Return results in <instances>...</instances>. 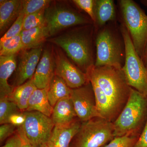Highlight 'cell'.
<instances>
[{"label":"cell","mask_w":147,"mask_h":147,"mask_svg":"<svg viewBox=\"0 0 147 147\" xmlns=\"http://www.w3.org/2000/svg\"><path fill=\"white\" fill-rule=\"evenodd\" d=\"M36 89L31 79L14 88L8 97L16 104L21 112L26 111L28 107L29 99Z\"/></svg>","instance_id":"44dd1931"},{"label":"cell","mask_w":147,"mask_h":147,"mask_svg":"<svg viewBox=\"0 0 147 147\" xmlns=\"http://www.w3.org/2000/svg\"><path fill=\"white\" fill-rule=\"evenodd\" d=\"M134 147H147V121Z\"/></svg>","instance_id":"d6a6232c"},{"label":"cell","mask_w":147,"mask_h":147,"mask_svg":"<svg viewBox=\"0 0 147 147\" xmlns=\"http://www.w3.org/2000/svg\"><path fill=\"white\" fill-rule=\"evenodd\" d=\"M51 118L55 125L69 124L78 118L70 97L63 98L56 103Z\"/></svg>","instance_id":"2e32d148"},{"label":"cell","mask_w":147,"mask_h":147,"mask_svg":"<svg viewBox=\"0 0 147 147\" xmlns=\"http://www.w3.org/2000/svg\"><path fill=\"white\" fill-rule=\"evenodd\" d=\"M54 57L55 74L63 79L70 88H80L89 82L86 74L71 63L61 51L57 50Z\"/></svg>","instance_id":"8fae6325"},{"label":"cell","mask_w":147,"mask_h":147,"mask_svg":"<svg viewBox=\"0 0 147 147\" xmlns=\"http://www.w3.org/2000/svg\"><path fill=\"white\" fill-rule=\"evenodd\" d=\"M71 90L63 79L55 74L47 88V97L52 107L61 99L70 97Z\"/></svg>","instance_id":"7402d4cb"},{"label":"cell","mask_w":147,"mask_h":147,"mask_svg":"<svg viewBox=\"0 0 147 147\" xmlns=\"http://www.w3.org/2000/svg\"><path fill=\"white\" fill-rule=\"evenodd\" d=\"M17 67L15 55L0 56V97L9 96L13 89L8 80Z\"/></svg>","instance_id":"ac0fdd59"},{"label":"cell","mask_w":147,"mask_h":147,"mask_svg":"<svg viewBox=\"0 0 147 147\" xmlns=\"http://www.w3.org/2000/svg\"><path fill=\"white\" fill-rule=\"evenodd\" d=\"M123 24L142 60L147 44V15L132 0L118 1Z\"/></svg>","instance_id":"5b68a950"},{"label":"cell","mask_w":147,"mask_h":147,"mask_svg":"<svg viewBox=\"0 0 147 147\" xmlns=\"http://www.w3.org/2000/svg\"><path fill=\"white\" fill-rule=\"evenodd\" d=\"M22 1H0V33H4L16 21L21 11Z\"/></svg>","instance_id":"9a60e30c"},{"label":"cell","mask_w":147,"mask_h":147,"mask_svg":"<svg viewBox=\"0 0 147 147\" xmlns=\"http://www.w3.org/2000/svg\"><path fill=\"white\" fill-rule=\"evenodd\" d=\"M26 120L21 126L27 139L34 147L47 145L55 124L50 117L37 111H25Z\"/></svg>","instance_id":"ba28073f"},{"label":"cell","mask_w":147,"mask_h":147,"mask_svg":"<svg viewBox=\"0 0 147 147\" xmlns=\"http://www.w3.org/2000/svg\"><path fill=\"white\" fill-rule=\"evenodd\" d=\"M17 105L8 96L0 97V124L7 123L9 117L13 114L21 112Z\"/></svg>","instance_id":"cb8c5ba5"},{"label":"cell","mask_w":147,"mask_h":147,"mask_svg":"<svg viewBox=\"0 0 147 147\" xmlns=\"http://www.w3.org/2000/svg\"><path fill=\"white\" fill-rule=\"evenodd\" d=\"M118 28L114 21L98 30L95 67L109 66L122 68L125 60V45L120 27Z\"/></svg>","instance_id":"3957f363"},{"label":"cell","mask_w":147,"mask_h":147,"mask_svg":"<svg viewBox=\"0 0 147 147\" xmlns=\"http://www.w3.org/2000/svg\"></svg>","instance_id":"8d00e7d4"},{"label":"cell","mask_w":147,"mask_h":147,"mask_svg":"<svg viewBox=\"0 0 147 147\" xmlns=\"http://www.w3.org/2000/svg\"><path fill=\"white\" fill-rule=\"evenodd\" d=\"M114 138L113 123L97 117L82 123L70 147H102Z\"/></svg>","instance_id":"52a82bcc"},{"label":"cell","mask_w":147,"mask_h":147,"mask_svg":"<svg viewBox=\"0 0 147 147\" xmlns=\"http://www.w3.org/2000/svg\"><path fill=\"white\" fill-rule=\"evenodd\" d=\"M140 135L127 134L122 137H115L103 147H134Z\"/></svg>","instance_id":"4316f807"},{"label":"cell","mask_w":147,"mask_h":147,"mask_svg":"<svg viewBox=\"0 0 147 147\" xmlns=\"http://www.w3.org/2000/svg\"><path fill=\"white\" fill-rule=\"evenodd\" d=\"M95 29L97 30L108 23L115 21L116 11L114 1L94 0Z\"/></svg>","instance_id":"e0dca14e"},{"label":"cell","mask_w":147,"mask_h":147,"mask_svg":"<svg viewBox=\"0 0 147 147\" xmlns=\"http://www.w3.org/2000/svg\"><path fill=\"white\" fill-rule=\"evenodd\" d=\"M120 29L125 45V56L122 70L129 86L147 97V69L137 54L128 30L123 24Z\"/></svg>","instance_id":"8992f818"},{"label":"cell","mask_w":147,"mask_h":147,"mask_svg":"<svg viewBox=\"0 0 147 147\" xmlns=\"http://www.w3.org/2000/svg\"><path fill=\"white\" fill-rule=\"evenodd\" d=\"M70 98L77 117L82 122L100 117L97 111L94 92L90 81L83 86L71 89Z\"/></svg>","instance_id":"30bf717a"},{"label":"cell","mask_w":147,"mask_h":147,"mask_svg":"<svg viewBox=\"0 0 147 147\" xmlns=\"http://www.w3.org/2000/svg\"><path fill=\"white\" fill-rule=\"evenodd\" d=\"M47 88L43 89H36L33 92L29 99L26 111H37L51 117L53 107L48 100Z\"/></svg>","instance_id":"ffe728a7"},{"label":"cell","mask_w":147,"mask_h":147,"mask_svg":"<svg viewBox=\"0 0 147 147\" xmlns=\"http://www.w3.org/2000/svg\"><path fill=\"white\" fill-rule=\"evenodd\" d=\"M51 1L49 0L22 1L21 13L25 16L38 12L49 7Z\"/></svg>","instance_id":"d4e9b609"},{"label":"cell","mask_w":147,"mask_h":147,"mask_svg":"<svg viewBox=\"0 0 147 147\" xmlns=\"http://www.w3.org/2000/svg\"><path fill=\"white\" fill-rule=\"evenodd\" d=\"M42 51L41 47L25 50L22 53L16 67V86L24 84L28 80L32 79L40 60Z\"/></svg>","instance_id":"7c38bea8"},{"label":"cell","mask_w":147,"mask_h":147,"mask_svg":"<svg viewBox=\"0 0 147 147\" xmlns=\"http://www.w3.org/2000/svg\"><path fill=\"white\" fill-rule=\"evenodd\" d=\"M16 126L10 123L1 125L0 126V142L1 143L11 136L15 130Z\"/></svg>","instance_id":"f546056e"},{"label":"cell","mask_w":147,"mask_h":147,"mask_svg":"<svg viewBox=\"0 0 147 147\" xmlns=\"http://www.w3.org/2000/svg\"><path fill=\"white\" fill-rule=\"evenodd\" d=\"M147 121V97L131 88L126 105L113 122L114 137L140 135Z\"/></svg>","instance_id":"277c9868"},{"label":"cell","mask_w":147,"mask_h":147,"mask_svg":"<svg viewBox=\"0 0 147 147\" xmlns=\"http://www.w3.org/2000/svg\"><path fill=\"white\" fill-rule=\"evenodd\" d=\"M16 131L21 137V144L20 147H34L27 139L21 126L18 127Z\"/></svg>","instance_id":"836d02e7"},{"label":"cell","mask_w":147,"mask_h":147,"mask_svg":"<svg viewBox=\"0 0 147 147\" xmlns=\"http://www.w3.org/2000/svg\"><path fill=\"white\" fill-rule=\"evenodd\" d=\"M86 74L90 82L97 84L108 99L116 120L126 105L131 88L127 82L122 68L94 66Z\"/></svg>","instance_id":"6da1fadb"},{"label":"cell","mask_w":147,"mask_h":147,"mask_svg":"<svg viewBox=\"0 0 147 147\" xmlns=\"http://www.w3.org/2000/svg\"><path fill=\"white\" fill-rule=\"evenodd\" d=\"M21 144V137L16 131V134L10 137L1 147H20Z\"/></svg>","instance_id":"1f68e13d"},{"label":"cell","mask_w":147,"mask_h":147,"mask_svg":"<svg viewBox=\"0 0 147 147\" xmlns=\"http://www.w3.org/2000/svg\"><path fill=\"white\" fill-rule=\"evenodd\" d=\"M55 67L54 55L49 50H44L32 79L37 88L43 89L48 88L55 74Z\"/></svg>","instance_id":"4fadbf2b"},{"label":"cell","mask_w":147,"mask_h":147,"mask_svg":"<svg viewBox=\"0 0 147 147\" xmlns=\"http://www.w3.org/2000/svg\"><path fill=\"white\" fill-rule=\"evenodd\" d=\"M21 35L24 50L41 47L42 43L50 36L46 24L28 30L22 31Z\"/></svg>","instance_id":"d6986e66"},{"label":"cell","mask_w":147,"mask_h":147,"mask_svg":"<svg viewBox=\"0 0 147 147\" xmlns=\"http://www.w3.org/2000/svg\"><path fill=\"white\" fill-rule=\"evenodd\" d=\"M43 147H49L48 146V145H46V146H45Z\"/></svg>","instance_id":"d590c367"},{"label":"cell","mask_w":147,"mask_h":147,"mask_svg":"<svg viewBox=\"0 0 147 147\" xmlns=\"http://www.w3.org/2000/svg\"><path fill=\"white\" fill-rule=\"evenodd\" d=\"M82 122L77 118L66 125H55L47 145L49 147H70Z\"/></svg>","instance_id":"5bb4252c"},{"label":"cell","mask_w":147,"mask_h":147,"mask_svg":"<svg viewBox=\"0 0 147 147\" xmlns=\"http://www.w3.org/2000/svg\"><path fill=\"white\" fill-rule=\"evenodd\" d=\"M74 3L88 13L94 23L95 21L94 13V0H74Z\"/></svg>","instance_id":"f1b7e54d"},{"label":"cell","mask_w":147,"mask_h":147,"mask_svg":"<svg viewBox=\"0 0 147 147\" xmlns=\"http://www.w3.org/2000/svg\"><path fill=\"white\" fill-rule=\"evenodd\" d=\"M94 24L82 26L50 39L61 47L75 65L86 74L94 66L93 35Z\"/></svg>","instance_id":"7a4b0ae2"},{"label":"cell","mask_w":147,"mask_h":147,"mask_svg":"<svg viewBox=\"0 0 147 147\" xmlns=\"http://www.w3.org/2000/svg\"><path fill=\"white\" fill-rule=\"evenodd\" d=\"M45 9L25 16L22 31L28 30L46 24Z\"/></svg>","instance_id":"484cf974"},{"label":"cell","mask_w":147,"mask_h":147,"mask_svg":"<svg viewBox=\"0 0 147 147\" xmlns=\"http://www.w3.org/2000/svg\"><path fill=\"white\" fill-rule=\"evenodd\" d=\"M143 61L144 62V64L145 66H146V67L147 69V44L146 50H145L144 56Z\"/></svg>","instance_id":"e575fe53"},{"label":"cell","mask_w":147,"mask_h":147,"mask_svg":"<svg viewBox=\"0 0 147 147\" xmlns=\"http://www.w3.org/2000/svg\"><path fill=\"white\" fill-rule=\"evenodd\" d=\"M25 15L21 13L16 21L2 36L0 39V44L6 40L12 38L21 34L23 30V24Z\"/></svg>","instance_id":"83f0119b"},{"label":"cell","mask_w":147,"mask_h":147,"mask_svg":"<svg viewBox=\"0 0 147 147\" xmlns=\"http://www.w3.org/2000/svg\"><path fill=\"white\" fill-rule=\"evenodd\" d=\"M45 16L50 36L69 27L93 23L91 18L74 9L60 6L47 7Z\"/></svg>","instance_id":"9c48e42d"},{"label":"cell","mask_w":147,"mask_h":147,"mask_svg":"<svg viewBox=\"0 0 147 147\" xmlns=\"http://www.w3.org/2000/svg\"><path fill=\"white\" fill-rule=\"evenodd\" d=\"M24 46L21 34L12 38H9L0 44L1 56L15 55L21 50H24Z\"/></svg>","instance_id":"603a6c76"},{"label":"cell","mask_w":147,"mask_h":147,"mask_svg":"<svg viewBox=\"0 0 147 147\" xmlns=\"http://www.w3.org/2000/svg\"><path fill=\"white\" fill-rule=\"evenodd\" d=\"M26 120L25 113L22 112L15 113L11 115L7 121V123H10L16 127L22 126Z\"/></svg>","instance_id":"4dcf8cb0"}]
</instances>
